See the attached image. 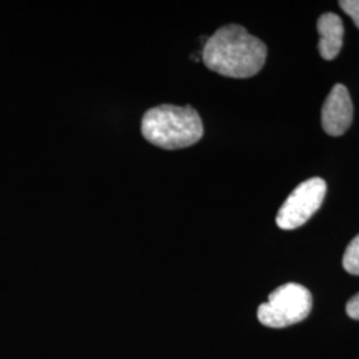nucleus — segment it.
<instances>
[{"label": "nucleus", "instance_id": "f257e3e1", "mask_svg": "<svg viewBox=\"0 0 359 359\" xmlns=\"http://www.w3.org/2000/svg\"><path fill=\"white\" fill-rule=\"evenodd\" d=\"M266 44L240 25H226L208 39L203 62L208 69L231 79L257 75L266 62Z\"/></svg>", "mask_w": 359, "mask_h": 359}, {"label": "nucleus", "instance_id": "f03ea898", "mask_svg": "<svg viewBox=\"0 0 359 359\" xmlns=\"http://www.w3.org/2000/svg\"><path fill=\"white\" fill-rule=\"evenodd\" d=\"M142 133L154 147L175 151L192 147L204 135L203 120L191 107L161 104L145 112L142 121Z\"/></svg>", "mask_w": 359, "mask_h": 359}, {"label": "nucleus", "instance_id": "7ed1b4c3", "mask_svg": "<svg viewBox=\"0 0 359 359\" xmlns=\"http://www.w3.org/2000/svg\"><path fill=\"white\" fill-rule=\"evenodd\" d=\"M313 308V297L305 286L286 283L269 295L268 302L258 306L257 317L264 326L283 329L308 318Z\"/></svg>", "mask_w": 359, "mask_h": 359}, {"label": "nucleus", "instance_id": "20e7f679", "mask_svg": "<svg viewBox=\"0 0 359 359\" xmlns=\"http://www.w3.org/2000/svg\"><path fill=\"white\" fill-rule=\"evenodd\" d=\"M327 191L325 180L313 177L301 182L286 198L277 213L276 222L283 231H293L306 224L321 208Z\"/></svg>", "mask_w": 359, "mask_h": 359}, {"label": "nucleus", "instance_id": "39448f33", "mask_svg": "<svg viewBox=\"0 0 359 359\" xmlns=\"http://www.w3.org/2000/svg\"><path fill=\"white\" fill-rule=\"evenodd\" d=\"M354 108L344 84H335L322 107L323 130L330 136H342L353 123Z\"/></svg>", "mask_w": 359, "mask_h": 359}, {"label": "nucleus", "instance_id": "423d86ee", "mask_svg": "<svg viewBox=\"0 0 359 359\" xmlns=\"http://www.w3.org/2000/svg\"><path fill=\"white\" fill-rule=\"evenodd\" d=\"M320 34L318 51L325 60H333L341 52L344 44L345 28L342 19L333 13H323L317 22Z\"/></svg>", "mask_w": 359, "mask_h": 359}, {"label": "nucleus", "instance_id": "0eeeda50", "mask_svg": "<svg viewBox=\"0 0 359 359\" xmlns=\"http://www.w3.org/2000/svg\"><path fill=\"white\" fill-rule=\"evenodd\" d=\"M342 264L347 273L353 276H359V234L347 245Z\"/></svg>", "mask_w": 359, "mask_h": 359}, {"label": "nucleus", "instance_id": "6e6552de", "mask_svg": "<svg viewBox=\"0 0 359 359\" xmlns=\"http://www.w3.org/2000/svg\"><path fill=\"white\" fill-rule=\"evenodd\" d=\"M339 7L353 19L359 29V0H341Z\"/></svg>", "mask_w": 359, "mask_h": 359}, {"label": "nucleus", "instance_id": "1a4fd4ad", "mask_svg": "<svg viewBox=\"0 0 359 359\" xmlns=\"http://www.w3.org/2000/svg\"><path fill=\"white\" fill-rule=\"evenodd\" d=\"M346 311L350 318L359 321V293L354 295L346 305Z\"/></svg>", "mask_w": 359, "mask_h": 359}]
</instances>
